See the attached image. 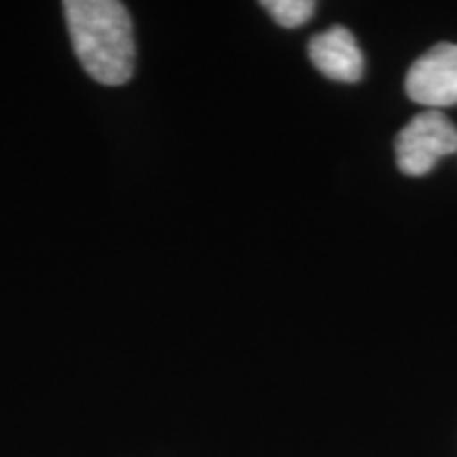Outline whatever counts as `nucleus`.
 Here are the masks:
<instances>
[{"label": "nucleus", "mask_w": 457, "mask_h": 457, "mask_svg": "<svg viewBox=\"0 0 457 457\" xmlns=\"http://www.w3.org/2000/svg\"><path fill=\"white\" fill-rule=\"evenodd\" d=\"M403 174L426 176L443 157L457 153V128L443 111L415 114L394 142Z\"/></svg>", "instance_id": "nucleus-2"}, {"label": "nucleus", "mask_w": 457, "mask_h": 457, "mask_svg": "<svg viewBox=\"0 0 457 457\" xmlns=\"http://www.w3.org/2000/svg\"><path fill=\"white\" fill-rule=\"evenodd\" d=\"M310 60L324 77L339 83H356L364 74V55L353 34L343 26H333L310 41Z\"/></svg>", "instance_id": "nucleus-4"}, {"label": "nucleus", "mask_w": 457, "mask_h": 457, "mask_svg": "<svg viewBox=\"0 0 457 457\" xmlns=\"http://www.w3.org/2000/svg\"><path fill=\"white\" fill-rule=\"evenodd\" d=\"M407 96L428 111L457 104V45L438 43L413 62L404 79Z\"/></svg>", "instance_id": "nucleus-3"}, {"label": "nucleus", "mask_w": 457, "mask_h": 457, "mask_svg": "<svg viewBox=\"0 0 457 457\" xmlns=\"http://www.w3.org/2000/svg\"><path fill=\"white\" fill-rule=\"evenodd\" d=\"M262 7L279 26L299 28L312 20L316 3L313 0H265Z\"/></svg>", "instance_id": "nucleus-5"}, {"label": "nucleus", "mask_w": 457, "mask_h": 457, "mask_svg": "<svg viewBox=\"0 0 457 457\" xmlns=\"http://www.w3.org/2000/svg\"><path fill=\"white\" fill-rule=\"evenodd\" d=\"M64 15L72 49L85 72L108 87L128 83L136 66V43L125 4L114 0H68Z\"/></svg>", "instance_id": "nucleus-1"}]
</instances>
